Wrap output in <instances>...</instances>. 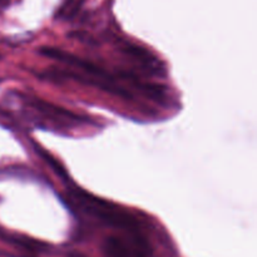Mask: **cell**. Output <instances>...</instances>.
<instances>
[{
	"mask_svg": "<svg viewBox=\"0 0 257 257\" xmlns=\"http://www.w3.org/2000/svg\"><path fill=\"white\" fill-rule=\"evenodd\" d=\"M32 105L34 108H37L39 112L44 113V114L53 115V117H57V118H67V120H73V122H85L84 118L79 117V115L74 114V113L72 112L64 110L63 108L55 107V105L50 104V103L43 102V100L34 99L32 102Z\"/></svg>",
	"mask_w": 257,
	"mask_h": 257,
	"instance_id": "3",
	"label": "cell"
},
{
	"mask_svg": "<svg viewBox=\"0 0 257 257\" xmlns=\"http://www.w3.org/2000/svg\"><path fill=\"white\" fill-rule=\"evenodd\" d=\"M105 257H148L150 246L147 240L138 233L128 236H109L102 246Z\"/></svg>",
	"mask_w": 257,
	"mask_h": 257,
	"instance_id": "2",
	"label": "cell"
},
{
	"mask_svg": "<svg viewBox=\"0 0 257 257\" xmlns=\"http://www.w3.org/2000/svg\"><path fill=\"white\" fill-rule=\"evenodd\" d=\"M70 193L75 202L83 208L84 212L95 217L100 222L119 228L128 233L140 232V223L128 212L119 210L112 203L99 200L87 192H83L79 188H74L70 191Z\"/></svg>",
	"mask_w": 257,
	"mask_h": 257,
	"instance_id": "1",
	"label": "cell"
}]
</instances>
